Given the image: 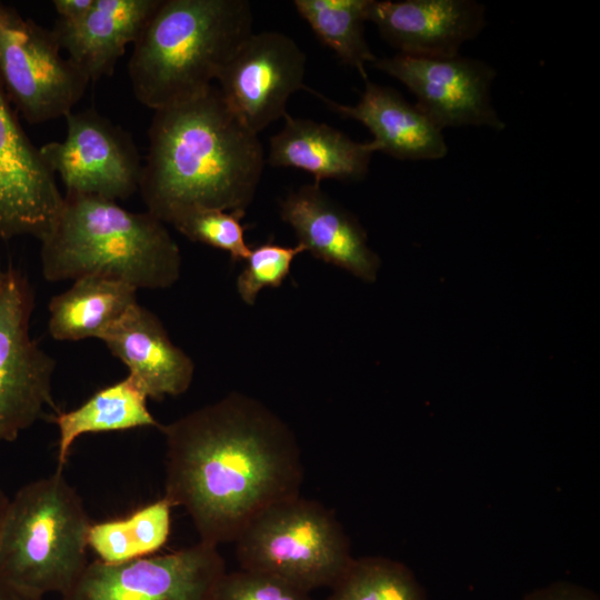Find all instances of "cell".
<instances>
[{
	"mask_svg": "<svg viewBox=\"0 0 600 600\" xmlns=\"http://www.w3.org/2000/svg\"><path fill=\"white\" fill-rule=\"evenodd\" d=\"M52 32L0 1V86L32 124L66 117L90 82Z\"/></svg>",
	"mask_w": 600,
	"mask_h": 600,
	"instance_id": "obj_7",
	"label": "cell"
},
{
	"mask_svg": "<svg viewBox=\"0 0 600 600\" xmlns=\"http://www.w3.org/2000/svg\"><path fill=\"white\" fill-rule=\"evenodd\" d=\"M110 353L128 368L148 398L184 393L193 380L192 359L169 338L160 319L133 306L100 338Z\"/></svg>",
	"mask_w": 600,
	"mask_h": 600,
	"instance_id": "obj_16",
	"label": "cell"
},
{
	"mask_svg": "<svg viewBox=\"0 0 600 600\" xmlns=\"http://www.w3.org/2000/svg\"><path fill=\"white\" fill-rule=\"evenodd\" d=\"M62 141L39 148L66 193L123 200L139 190L142 164L131 136L94 110L71 111Z\"/></svg>",
	"mask_w": 600,
	"mask_h": 600,
	"instance_id": "obj_10",
	"label": "cell"
},
{
	"mask_svg": "<svg viewBox=\"0 0 600 600\" xmlns=\"http://www.w3.org/2000/svg\"><path fill=\"white\" fill-rule=\"evenodd\" d=\"M304 251L299 243L286 247L266 242L251 248L247 263L237 278V291L242 301L253 304L263 288L280 287L290 273L294 258Z\"/></svg>",
	"mask_w": 600,
	"mask_h": 600,
	"instance_id": "obj_26",
	"label": "cell"
},
{
	"mask_svg": "<svg viewBox=\"0 0 600 600\" xmlns=\"http://www.w3.org/2000/svg\"><path fill=\"white\" fill-rule=\"evenodd\" d=\"M234 542L241 569L273 574L308 592L331 588L353 559L333 512L300 494L263 510Z\"/></svg>",
	"mask_w": 600,
	"mask_h": 600,
	"instance_id": "obj_6",
	"label": "cell"
},
{
	"mask_svg": "<svg viewBox=\"0 0 600 600\" xmlns=\"http://www.w3.org/2000/svg\"><path fill=\"white\" fill-rule=\"evenodd\" d=\"M310 593L273 574L240 568L222 574L212 600H314Z\"/></svg>",
	"mask_w": 600,
	"mask_h": 600,
	"instance_id": "obj_27",
	"label": "cell"
},
{
	"mask_svg": "<svg viewBox=\"0 0 600 600\" xmlns=\"http://www.w3.org/2000/svg\"><path fill=\"white\" fill-rule=\"evenodd\" d=\"M94 0H54L52 4L61 21H74L83 17Z\"/></svg>",
	"mask_w": 600,
	"mask_h": 600,
	"instance_id": "obj_29",
	"label": "cell"
},
{
	"mask_svg": "<svg viewBox=\"0 0 600 600\" xmlns=\"http://www.w3.org/2000/svg\"><path fill=\"white\" fill-rule=\"evenodd\" d=\"M283 128L270 138L268 162L273 167L303 170L320 184L323 179L360 181L368 171L370 142L353 141L340 130L287 113Z\"/></svg>",
	"mask_w": 600,
	"mask_h": 600,
	"instance_id": "obj_19",
	"label": "cell"
},
{
	"mask_svg": "<svg viewBox=\"0 0 600 600\" xmlns=\"http://www.w3.org/2000/svg\"><path fill=\"white\" fill-rule=\"evenodd\" d=\"M139 191L147 211L169 223L196 207L246 214L264 169L258 134L210 87L154 111Z\"/></svg>",
	"mask_w": 600,
	"mask_h": 600,
	"instance_id": "obj_2",
	"label": "cell"
},
{
	"mask_svg": "<svg viewBox=\"0 0 600 600\" xmlns=\"http://www.w3.org/2000/svg\"><path fill=\"white\" fill-rule=\"evenodd\" d=\"M90 524L61 469L23 486L0 532V581L41 598L63 594L88 564Z\"/></svg>",
	"mask_w": 600,
	"mask_h": 600,
	"instance_id": "obj_5",
	"label": "cell"
},
{
	"mask_svg": "<svg viewBox=\"0 0 600 600\" xmlns=\"http://www.w3.org/2000/svg\"><path fill=\"white\" fill-rule=\"evenodd\" d=\"M373 67L402 82L417 108L440 130L476 126L502 130L506 124L491 100L494 70L479 59L398 53L377 58Z\"/></svg>",
	"mask_w": 600,
	"mask_h": 600,
	"instance_id": "obj_11",
	"label": "cell"
},
{
	"mask_svg": "<svg viewBox=\"0 0 600 600\" xmlns=\"http://www.w3.org/2000/svg\"><path fill=\"white\" fill-rule=\"evenodd\" d=\"M160 429L166 439L163 498L186 509L201 542H234L263 510L300 494L298 441L254 398L232 392Z\"/></svg>",
	"mask_w": 600,
	"mask_h": 600,
	"instance_id": "obj_1",
	"label": "cell"
},
{
	"mask_svg": "<svg viewBox=\"0 0 600 600\" xmlns=\"http://www.w3.org/2000/svg\"><path fill=\"white\" fill-rule=\"evenodd\" d=\"M307 58L278 31L252 32L217 78L232 112L254 133L287 114L289 98L303 83Z\"/></svg>",
	"mask_w": 600,
	"mask_h": 600,
	"instance_id": "obj_12",
	"label": "cell"
},
{
	"mask_svg": "<svg viewBox=\"0 0 600 600\" xmlns=\"http://www.w3.org/2000/svg\"><path fill=\"white\" fill-rule=\"evenodd\" d=\"M32 287L8 266L0 287V443L14 441L52 403L56 360L30 336Z\"/></svg>",
	"mask_w": 600,
	"mask_h": 600,
	"instance_id": "obj_8",
	"label": "cell"
},
{
	"mask_svg": "<svg viewBox=\"0 0 600 600\" xmlns=\"http://www.w3.org/2000/svg\"><path fill=\"white\" fill-rule=\"evenodd\" d=\"M522 600H599V597L586 587L557 581L527 593Z\"/></svg>",
	"mask_w": 600,
	"mask_h": 600,
	"instance_id": "obj_28",
	"label": "cell"
},
{
	"mask_svg": "<svg viewBox=\"0 0 600 600\" xmlns=\"http://www.w3.org/2000/svg\"><path fill=\"white\" fill-rule=\"evenodd\" d=\"M171 504L163 497L126 518L91 523L88 547L107 563H120L153 554L170 533Z\"/></svg>",
	"mask_w": 600,
	"mask_h": 600,
	"instance_id": "obj_22",
	"label": "cell"
},
{
	"mask_svg": "<svg viewBox=\"0 0 600 600\" xmlns=\"http://www.w3.org/2000/svg\"><path fill=\"white\" fill-rule=\"evenodd\" d=\"M281 219L294 230L298 243L317 259L372 282L380 267L359 220L331 199L320 184H304L280 201Z\"/></svg>",
	"mask_w": 600,
	"mask_h": 600,
	"instance_id": "obj_15",
	"label": "cell"
},
{
	"mask_svg": "<svg viewBox=\"0 0 600 600\" xmlns=\"http://www.w3.org/2000/svg\"><path fill=\"white\" fill-rule=\"evenodd\" d=\"M40 242L42 274L51 282L101 276L158 290L181 272L180 249L164 222L99 197L66 193Z\"/></svg>",
	"mask_w": 600,
	"mask_h": 600,
	"instance_id": "obj_3",
	"label": "cell"
},
{
	"mask_svg": "<svg viewBox=\"0 0 600 600\" xmlns=\"http://www.w3.org/2000/svg\"><path fill=\"white\" fill-rule=\"evenodd\" d=\"M160 0H94L74 21L58 19L52 32L67 58L89 80L113 73L128 44L137 40Z\"/></svg>",
	"mask_w": 600,
	"mask_h": 600,
	"instance_id": "obj_17",
	"label": "cell"
},
{
	"mask_svg": "<svg viewBox=\"0 0 600 600\" xmlns=\"http://www.w3.org/2000/svg\"><path fill=\"white\" fill-rule=\"evenodd\" d=\"M148 396L127 376L92 394L78 408L54 418L59 431L58 466L66 464L73 442L82 434L161 424L147 407Z\"/></svg>",
	"mask_w": 600,
	"mask_h": 600,
	"instance_id": "obj_21",
	"label": "cell"
},
{
	"mask_svg": "<svg viewBox=\"0 0 600 600\" xmlns=\"http://www.w3.org/2000/svg\"><path fill=\"white\" fill-rule=\"evenodd\" d=\"M370 0H294L299 16L317 38L330 48L342 63L368 80L366 66L377 57L364 38Z\"/></svg>",
	"mask_w": 600,
	"mask_h": 600,
	"instance_id": "obj_23",
	"label": "cell"
},
{
	"mask_svg": "<svg viewBox=\"0 0 600 600\" xmlns=\"http://www.w3.org/2000/svg\"><path fill=\"white\" fill-rule=\"evenodd\" d=\"M9 501L10 499L6 496V493L0 488V532H1L2 523L6 517Z\"/></svg>",
	"mask_w": 600,
	"mask_h": 600,
	"instance_id": "obj_31",
	"label": "cell"
},
{
	"mask_svg": "<svg viewBox=\"0 0 600 600\" xmlns=\"http://www.w3.org/2000/svg\"><path fill=\"white\" fill-rule=\"evenodd\" d=\"M4 270L6 269H3L2 264H1V260H0V287H1L2 280H3Z\"/></svg>",
	"mask_w": 600,
	"mask_h": 600,
	"instance_id": "obj_32",
	"label": "cell"
},
{
	"mask_svg": "<svg viewBox=\"0 0 600 600\" xmlns=\"http://www.w3.org/2000/svg\"><path fill=\"white\" fill-rule=\"evenodd\" d=\"M137 289L101 276H84L51 298L48 331L59 341L99 339L138 303Z\"/></svg>",
	"mask_w": 600,
	"mask_h": 600,
	"instance_id": "obj_20",
	"label": "cell"
},
{
	"mask_svg": "<svg viewBox=\"0 0 600 600\" xmlns=\"http://www.w3.org/2000/svg\"><path fill=\"white\" fill-rule=\"evenodd\" d=\"M252 21L247 0H160L132 44L134 97L156 111L204 92L253 32Z\"/></svg>",
	"mask_w": 600,
	"mask_h": 600,
	"instance_id": "obj_4",
	"label": "cell"
},
{
	"mask_svg": "<svg viewBox=\"0 0 600 600\" xmlns=\"http://www.w3.org/2000/svg\"><path fill=\"white\" fill-rule=\"evenodd\" d=\"M244 213L214 208H189L177 213L172 224L188 239L226 251L232 261L247 260L251 248L246 242Z\"/></svg>",
	"mask_w": 600,
	"mask_h": 600,
	"instance_id": "obj_25",
	"label": "cell"
},
{
	"mask_svg": "<svg viewBox=\"0 0 600 600\" xmlns=\"http://www.w3.org/2000/svg\"><path fill=\"white\" fill-rule=\"evenodd\" d=\"M0 600H43L0 581Z\"/></svg>",
	"mask_w": 600,
	"mask_h": 600,
	"instance_id": "obj_30",
	"label": "cell"
},
{
	"mask_svg": "<svg viewBox=\"0 0 600 600\" xmlns=\"http://www.w3.org/2000/svg\"><path fill=\"white\" fill-rule=\"evenodd\" d=\"M62 202L54 174L22 130L0 86V238L41 240Z\"/></svg>",
	"mask_w": 600,
	"mask_h": 600,
	"instance_id": "obj_13",
	"label": "cell"
},
{
	"mask_svg": "<svg viewBox=\"0 0 600 600\" xmlns=\"http://www.w3.org/2000/svg\"><path fill=\"white\" fill-rule=\"evenodd\" d=\"M324 600H427L412 571L384 557L352 559Z\"/></svg>",
	"mask_w": 600,
	"mask_h": 600,
	"instance_id": "obj_24",
	"label": "cell"
},
{
	"mask_svg": "<svg viewBox=\"0 0 600 600\" xmlns=\"http://www.w3.org/2000/svg\"><path fill=\"white\" fill-rule=\"evenodd\" d=\"M224 572L218 547L199 541L120 563L88 562L60 600H212Z\"/></svg>",
	"mask_w": 600,
	"mask_h": 600,
	"instance_id": "obj_9",
	"label": "cell"
},
{
	"mask_svg": "<svg viewBox=\"0 0 600 600\" xmlns=\"http://www.w3.org/2000/svg\"><path fill=\"white\" fill-rule=\"evenodd\" d=\"M368 21L399 53L420 57L457 56L486 24L484 7L472 0H370Z\"/></svg>",
	"mask_w": 600,
	"mask_h": 600,
	"instance_id": "obj_14",
	"label": "cell"
},
{
	"mask_svg": "<svg viewBox=\"0 0 600 600\" xmlns=\"http://www.w3.org/2000/svg\"><path fill=\"white\" fill-rule=\"evenodd\" d=\"M310 91L334 112L366 126L373 136L370 143L374 152L400 160H437L448 152L442 130L393 88L366 80L354 106L340 104Z\"/></svg>",
	"mask_w": 600,
	"mask_h": 600,
	"instance_id": "obj_18",
	"label": "cell"
}]
</instances>
